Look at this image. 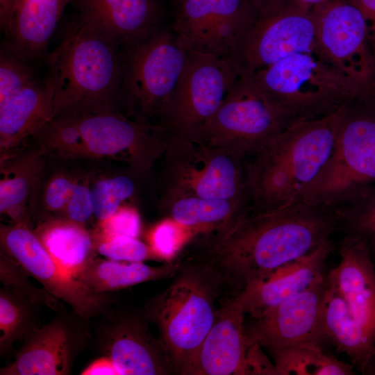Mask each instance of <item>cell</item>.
Listing matches in <instances>:
<instances>
[{
    "instance_id": "2e32d148",
    "label": "cell",
    "mask_w": 375,
    "mask_h": 375,
    "mask_svg": "<svg viewBox=\"0 0 375 375\" xmlns=\"http://www.w3.org/2000/svg\"><path fill=\"white\" fill-rule=\"evenodd\" d=\"M328 287L326 279L314 287L268 308L245 324L249 344L269 351L288 346L322 348L326 338L322 326V309Z\"/></svg>"
},
{
    "instance_id": "ac0fdd59",
    "label": "cell",
    "mask_w": 375,
    "mask_h": 375,
    "mask_svg": "<svg viewBox=\"0 0 375 375\" xmlns=\"http://www.w3.org/2000/svg\"><path fill=\"white\" fill-rule=\"evenodd\" d=\"M238 296L224 294L214 322L186 375H244L250 344Z\"/></svg>"
},
{
    "instance_id": "83f0119b",
    "label": "cell",
    "mask_w": 375,
    "mask_h": 375,
    "mask_svg": "<svg viewBox=\"0 0 375 375\" xmlns=\"http://www.w3.org/2000/svg\"><path fill=\"white\" fill-rule=\"evenodd\" d=\"M180 267L179 259L155 267L142 262L95 258L76 278L94 292L107 294L147 281L172 278Z\"/></svg>"
},
{
    "instance_id": "7a4b0ae2",
    "label": "cell",
    "mask_w": 375,
    "mask_h": 375,
    "mask_svg": "<svg viewBox=\"0 0 375 375\" xmlns=\"http://www.w3.org/2000/svg\"><path fill=\"white\" fill-rule=\"evenodd\" d=\"M120 45L80 17L69 25L48 58L54 117L120 112Z\"/></svg>"
},
{
    "instance_id": "484cf974",
    "label": "cell",
    "mask_w": 375,
    "mask_h": 375,
    "mask_svg": "<svg viewBox=\"0 0 375 375\" xmlns=\"http://www.w3.org/2000/svg\"><path fill=\"white\" fill-rule=\"evenodd\" d=\"M72 0H22L8 43L27 60L42 55L66 6Z\"/></svg>"
},
{
    "instance_id": "5b68a950",
    "label": "cell",
    "mask_w": 375,
    "mask_h": 375,
    "mask_svg": "<svg viewBox=\"0 0 375 375\" xmlns=\"http://www.w3.org/2000/svg\"><path fill=\"white\" fill-rule=\"evenodd\" d=\"M375 183V78L343 109L332 153L297 202L335 209Z\"/></svg>"
},
{
    "instance_id": "1f68e13d",
    "label": "cell",
    "mask_w": 375,
    "mask_h": 375,
    "mask_svg": "<svg viewBox=\"0 0 375 375\" xmlns=\"http://www.w3.org/2000/svg\"><path fill=\"white\" fill-rule=\"evenodd\" d=\"M38 307L10 290H0V355L11 351L14 344L23 340L40 326L35 315Z\"/></svg>"
},
{
    "instance_id": "277c9868",
    "label": "cell",
    "mask_w": 375,
    "mask_h": 375,
    "mask_svg": "<svg viewBox=\"0 0 375 375\" xmlns=\"http://www.w3.org/2000/svg\"><path fill=\"white\" fill-rule=\"evenodd\" d=\"M170 285L146 303L143 312L159 338L176 374L186 375L215 318L225 289L208 264L187 257Z\"/></svg>"
},
{
    "instance_id": "3957f363",
    "label": "cell",
    "mask_w": 375,
    "mask_h": 375,
    "mask_svg": "<svg viewBox=\"0 0 375 375\" xmlns=\"http://www.w3.org/2000/svg\"><path fill=\"white\" fill-rule=\"evenodd\" d=\"M343 109L288 126L246 162L251 211L297 203L331 156Z\"/></svg>"
},
{
    "instance_id": "f1b7e54d",
    "label": "cell",
    "mask_w": 375,
    "mask_h": 375,
    "mask_svg": "<svg viewBox=\"0 0 375 375\" xmlns=\"http://www.w3.org/2000/svg\"><path fill=\"white\" fill-rule=\"evenodd\" d=\"M36 149L15 152L1 160L0 212L14 224L27 225L25 202L44 167V156Z\"/></svg>"
},
{
    "instance_id": "ab89813d",
    "label": "cell",
    "mask_w": 375,
    "mask_h": 375,
    "mask_svg": "<svg viewBox=\"0 0 375 375\" xmlns=\"http://www.w3.org/2000/svg\"><path fill=\"white\" fill-rule=\"evenodd\" d=\"M94 215L92 190L86 184L76 182L67 203L64 217L85 224Z\"/></svg>"
},
{
    "instance_id": "7c38bea8",
    "label": "cell",
    "mask_w": 375,
    "mask_h": 375,
    "mask_svg": "<svg viewBox=\"0 0 375 375\" xmlns=\"http://www.w3.org/2000/svg\"><path fill=\"white\" fill-rule=\"evenodd\" d=\"M73 117L89 158L123 160L136 175L151 169L162 157L172 135L162 127L144 124L121 112Z\"/></svg>"
},
{
    "instance_id": "4dcf8cb0",
    "label": "cell",
    "mask_w": 375,
    "mask_h": 375,
    "mask_svg": "<svg viewBox=\"0 0 375 375\" xmlns=\"http://www.w3.org/2000/svg\"><path fill=\"white\" fill-rule=\"evenodd\" d=\"M335 210L338 229L344 235L361 241L375 259V183L363 188Z\"/></svg>"
},
{
    "instance_id": "f6af8a7d",
    "label": "cell",
    "mask_w": 375,
    "mask_h": 375,
    "mask_svg": "<svg viewBox=\"0 0 375 375\" xmlns=\"http://www.w3.org/2000/svg\"><path fill=\"white\" fill-rule=\"evenodd\" d=\"M81 375H120V373L110 358L103 356L88 365L81 373Z\"/></svg>"
},
{
    "instance_id": "8fae6325",
    "label": "cell",
    "mask_w": 375,
    "mask_h": 375,
    "mask_svg": "<svg viewBox=\"0 0 375 375\" xmlns=\"http://www.w3.org/2000/svg\"><path fill=\"white\" fill-rule=\"evenodd\" d=\"M238 76L224 58L189 50L160 126L173 135L199 142L205 126Z\"/></svg>"
},
{
    "instance_id": "52a82bcc",
    "label": "cell",
    "mask_w": 375,
    "mask_h": 375,
    "mask_svg": "<svg viewBox=\"0 0 375 375\" xmlns=\"http://www.w3.org/2000/svg\"><path fill=\"white\" fill-rule=\"evenodd\" d=\"M120 48L121 106L124 114L144 124L160 126L189 50L172 25L165 24L126 40Z\"/></svg>"
},
{
    "instance_id": "ee69618b",
    "label": "cell",
    "mask_w": 375,
    "mask_h": 375,
    "mask_svg": "<svg viewBox=\"0 0 375 375\" xmlns=\"http://www.w3.org/2000/svg\"><path fill=\"white\" fill-rule=\"evenodd\" d=\"M22 0H0V24L1 30L8 34Z\"/></svg>"
},
{
    "instance_id": "9c48e42d",
    "label": "cell",
    "mask_w": 375,
    "mask_h": 375,
    "mask_svg": "<svg viewBox=\"0 0 375 375\" xmlns=\"http://www.w3.org/2000/svg\"><path fill=\"white\" fill-rule=\"evenodd\" d=\"M162 157V197L249 200L244 159L228 150L172 135Z\"/></svg>"
},
{
    "instance_id": "74e56055",
    "label": "cell",
    "mask_w": 375,
    "mask_h": 375,
    "mask_svg": "<svg viewBox=\"0 0 375 375\" xmlns=\"http://www.w3.org/2000/svg\"><path fill=\"white\" fill-rule=\"evenodd\" d=\"M194 236L188 228L167 218L152 230L150 248L155 257L169 260L174 257L187 239Z\"/></svg>"
},
{
    "instance_id": "7bdbcfd3",
    "label": "cell",
    "mask_w": 375,
    "mask_h": 375,
    "mask_svg": "<svg viewBox=\"0 0 375 375\" xmlns=\"http://www.w3.org/2000/svg\"><path fill=\"white\" fill-rule=\"evenodd\" d=\"M356 6L365 17L369 44L375 59V0H346Z\"/></svg>"
},
{
    "instance_id": "4316f807",
    "label": "cell",
    "mask_w": 375,
    "mask_h": 375,
    "mask_svg": "<svg viewBox=\"0 0 375 375\" xmlns=\"http://www.w3.org/2000/svg\"><path fill=\"white\" fill-rule=\"evenodd\" d=\"M161 207L167 218L189 229L195 235L222 228L248 211L250 201L247 199L162 197Z\"/></svg>"
},
{
    "instance_id": "e575fe53",
    "label": "cell",
    "mask_w": 375,
    "mask_h": 375,
    "mask_svg": "<svg viewBox=\"0 0 375 375\" xmlns=\"http://www.w3.org/2000/svg\"><path fill=\"white\" fill-rule=\"evenodd\" d=\"M26 58L9 44L0 53V108L38 78Z\"/></svg>"
},
{
    "instance_id": "cb8c5ba5",
    "label": "cell",
    "mask_w": 375,
    "mask_h": 375,
    "mask_svg": "<svg viewBox=\"0 0 375 375\" xmlns=\"http://www.w3.org/2000/svg\"><path fill=\"white\" fill-rule=\"evenodd\" d=\"M322 326L326 340L365 374L375 356V337L352 316L347 303L329 282L322 305Z\"/></svg>"
},
{
    "instance_id": "8992f818",
    "label": "cell",
    "mask_w": 375,
    "mask_h": 375,
    "mask_svg": "<svg viewBox=\"0 0 375 375\" xmlns=\"http://www.w3.org/2000/svg\"><path fill=\"white\" fill-rule=\"evenodd\" d=\"M250 78L288 126L340 111L364 83L344 76L315 52L292 53Z\"/></svg>"
},
{
    "instance_id": "5bb4252c",
    "label": "cell",
    "mask_w": 375,
    "mask_h": 375,
    "mask_svg": "<svg viewBox=\"0 0 375 375\" xmlns=\"http://www.w3.org/2000/svg\"><path fill=\"white\" fill-rule=\"evenodd\" d=\"M315 52L344 76L365 82L375 77V59L360 10L346 0H328L312 8Z\"/></svg>"
},
{
    "instance_id": "d6a6232c",
    "label": "cell",
    "mask_w": 375,
    "mask_h": 375,
    "mask_svg": "<svg viewBox=\"0 0 375 375\" xmlns=\"http://www.w3.org/2000/svg\"><path fill=\"white\" fill-rule=\"evenodd\" d=\"M36 149L44 155L64 158H89L73 116L54 117L33 135Z\"/></svg>"
},
{
    "instance_id": "bcb514c9",
    "label": "cell",
    "mask_w": 375,
    "mask_h": 375,
    "mask_svg": "<svg viewBox=\"0 0 375 375\" xmlns=\"http://www.w3.org/2000/svg\"><path fill=\"white\" fill-rule=\"evenodd\" d=\"M297 1L310 7L322 3L328 0H297Z\"/></svg>"
},
{
    "instance_id": "7402d4cb",
    "label": "cell",
    "mask_w": 375,
    "mask_h": 375,
    "mask_svg": "<svg viewBox=\"0 0 375 375\" xmlns=\"http://www.w3.org/2000/svg\"><path fill=\"white\" fill-rule=\"evenodd\" d=\"M81 19L120 44L165 24L158 0H77Z\"/></svg>"
},
{
    "instance_id": "44dd1931",
    "label": "cell",
    "mask_w": 375,
    "mask_h": 375,
    "mask_svg": "<svg viewBox=\"0 0 375 375\" xmlns=\"http://www.w3.org/2000/svg\"><path fill=\"white\" fill-rule=\"evenodd\" d=\"M54 87L38 79L0 108V153L3 160L54 117Z\"/></svg>"
},
{
    "instance_id": "d590c367",
    "label": "cell",
    "mask_w": 375,
    "mask_h": 375,
    "mask_svg": "<svg viewBox=\"0 0 375 375\" xmlns=\"http://www.w3.org/2000/svg\"><path fill=\"white\" fill-rule=\"evenodd\" d=\"M136 189L134 180L126 175L104 178L97 181L92 190L94 215L99 222L113 215L121 203L131 197Z\"/></svg>"
},
{
    "instance_id": "8d00e7d4",
    "label": "cell",
    "mask_w": 375,
    "mask_h": 375,
    "mask_svg": "<svg viewBox=\"0 0 375 375\" xmlns=\"http://www.w3.org/2000/svg\"><path fill=\"white\" fill-rule=\"evenodd\" d=\"M97 253L107 259L143 262L155 256L150 247L137 239L126 235H103L93 233Z\"/></svg>"
},
{
    "instance_id": "ba28073f",
    "label": "cell",
    "mask_w": 375,
    "mask_h": 375,
    "mask_svg": "<svg viewBox=\"0 0 375 375\" xmlns=\"http://www.w3.org/2000/svg\"><path fill=\"white\" fill-rule=\"evenodd\" d=\"M312 8L297 0H251L224 58L238 76L251 77L292 53L315 52Z\"/></svg>"
},
{
    "instance_id": "9a60e30c",
    "label": "cell",
    "mask_w": 375,
    "mask_h": 375,
    "mask_svg": "<svg viewBox=\"0 0 375 375\" xmlns=\"http://www.w3.org/2000/svg\"><path fill=\"white\" fill-rule=\"evenodd\" d=\"M47 324L24 340L15 360L1 368V375H67L91 338L88 322L74 311L62 309Z\"/></svg>"
},
{
    "instance_id": "60d3db41",
    "label": "cell",
    "mask_w": 375,
    "mask_h": 375,
    "mask_svg": "<svg viewBox=\"0 0 375 375\" xmlns=\"http://www.w3.org/2000/svg\"><path fill=\"white\" fill-rule=\"evenodd\" d=\"M76 182L69 176L58 174L48 183L44 190V206L53 213H65V208Z\"/></svg>"
},
{
    "instance_id": "b9f144b4",
    "label": "cell",
    "mask_w": 375,
    "mask_h": 375,
    "mask_svg": "<svg viewBox=\"0 0 375 375\" xmlns=\"http://www.w3.org/2000/svg\"><path fill=\"white\" fill-rule=\"evenodd\" d=\"M261 347L256 342L250 344L246 357L244 375H276L274 362L269 360Z\"/></svg>"
},
{
    "instance_id": "f35d334b",
    "label": "cell",
    "mask_w": 375,
    "mask_h": 375,
    "mask_svg": "<svg viewBox=\"0 0 375 375\" xmlns=\"http://www.w3.org/2000/svg\"><path fill=\"white\" fill-rule=\"evenodd\" d=\"M140 231V219L131 207L121 206L110 217L98 223L95 232L103 235H126L137 238Z\"/></svg>"
},
{
    "instance_id": "d6986e66",
    "label": "cell",
    "mask_w": 375,
    "mask_h": 375,
    "mask_svg": "<svg viewBox=\"0 0 375 375\" xmlns=\"http://www.w3.org/2000/svg\"><path fill=\"white\" fill-rule=\"evenodd\" d=\"M332 241L280 268L267 279L246 288L238 295L246 315L256 317L269 308L301 293L327 277L326 262Z\"/></svg>"
},
{
    "instance_id": "4fadbf2b",
    "label": "cell",
    "mask_w": 375,
    "mask_h": 375,
    "mask_svg": "<svg viewBox=\"0 0 375 375\" xmlns=\"http://www.w3.org/2000/svg\"><path fill=\"white\" fill-rule=\"evenodd\" d=\"M0 243L1 250L85 321L108 313V295L92 291L58 265L27 225L1 224Z\"/></svg>"
},
{
    "instance_id": "30bf717a",
    "label": "cell",
    "mask_w": 375,
    "mask_h": 375,
    "mask_svg": "<svg viewBox=\"0 0 375 375\" xmlns=\"http://www.w3.org/2000/svg\"><path fill=\"white\" fill-rule=\"evenodd\" d=\"M288 126L250 77L238 76L205 126L199 142L252 157Z\"/></svg>"
},
{
    "instance_id": "e0dca14e",
    "label": "cell",
    "mask_w": 375,
    "mask_h": 375,
    "mask_svg": "<svg viewBox=\"0 0 375 375\" xmlns=\"http://www.w3.org/2000/svg\"><path fill=\"white\" fill-rule=\"evenodd\" d=\"M144 312L108 317L97 334L98 350L112 360L120 375L173 374L160 338L151 332Z\"/></svg>"
},
{
    "instance_id": "ffe728a7",
    "label": "cell",
    "mask_w": 375,
    "mask_h": 375,
    "mask_svg": "<svg viewBox=\"0 0 375 375\" xmlns=\"http://www.w3.org/2000/svg\"><path fill=\"white\" fill-rule=\"evenodd\" d=\"M340 260L328 272L330 285L347 303L352 316L375 337V269L367 247L344 235L340 242Z\"/></svg>"
},
{
    "instance_id": "603a6c76",
    "label": "cell",
    "mask_w": 375,
    "mask_h": 375,
    "mask_svg": "<svg viewBox=\"0 0 375 375\" xmlns=\"http://www.w3.org/2000/svg\"><path fill=\"white\" fill-rule=\"evenodd\" d=\"M240 9L239 0H177L172 26L188 50L210 53L216 31Z\"/></svg>"
},
{
    "instance_id": "836d02e7",
    "label": "cell",
    "mask_w": 375,
    "mask_h": 375,
    "mask_svg": "<svg viewBox=\"0 0 375 375\" xmlns=\"http://www.w3.org/2000/svg\"><path fill=\"white\" fill-rule=\"evenodd\" d=\"M29 274L12 258L1 250L0 281L3 287L34 306H45L55 311L62 309L59 301L45 289L37 288L28 279Z\"/></svg>"
},
{
    "instance_id": "6da1fadb",
    "label": "cell",
    "mask_w": 375,
    "mask_h": 375,
    "mask_svg": "<svg viewBox=\"0 0 375 375\" xmlns=\"http://www.w3.org/2000/svg\"><path fill=\"white\" fill-rule=\"evenodd\" d=\"M336 230L335 209L304 202L265 212L249 208L218 230L193 236L189 257L212 267L226 292L238 296L331 240Z\"/></svg>"
},
{
    "instance_id": "f546056e",
    "label": "cell",
    "mask_w": 375,
    "mask_h": 375,
    "mask_svg": "<svg viewBox=\"0 0 375 375\" xmlns=\"http://www.w3.org/2000/svg\"><path fill=\"white\" fill-rule=\"evenodd\" d=\"M274 359L276 375H351V365L326 353L322 348L288 346L269 351Z\"/></svg>"
},
{
    "instance_id": "d4e9b609",
    "label": "cell",
    "mask_w": 375,
    "mask_h": 375,
    "mask_svg": "<svg viewBox=\"0 0 375 375\" xmlns=\"http://www.w3.org/2000/svg\"><path fill=\"white\" fill-rule=\"evenodd\" d=\"M33 232L58 265L74 278L96 258L93 234L65 217L44 219Z\"/></svg>"
}]
</instances>
